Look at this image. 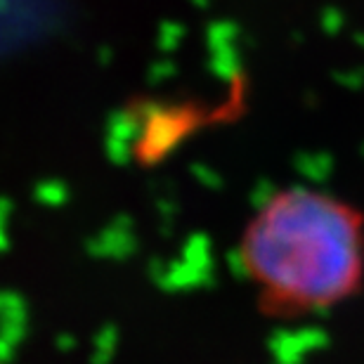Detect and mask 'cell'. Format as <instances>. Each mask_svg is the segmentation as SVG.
Here are the masks:
<instances>
[{
	"mask_svg": "<svg viewBox=\"0 0 364 364\" xmlns=\"http://www.w3.org/2000/svg\"><path fill=\"white\" fill-rule=\"evenodd\" d=\"M237 258L265 317L322 315L364 291V210L326 189H277L246 223Z\"/></svg>",
	"mask_w": 364,
	"mask_h": 364,
	"instance_id": "6da1fadb",
	"label": "cell"
}]
</instances>
